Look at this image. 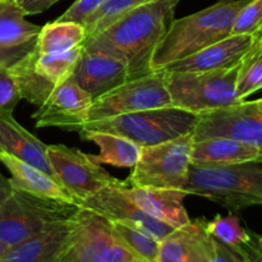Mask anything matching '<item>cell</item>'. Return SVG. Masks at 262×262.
<instances>
[{
	"instance_id": "cell-1",
	"label": "cell",
	"mask_w": 262,
	"mask_h": 262,
	"mask_svg": "<svg viewBox=\"0 0 262 262\" xmlns=\"http://www.w3.org/2000/svg\"><path fill=\"white\" fill-rule=\"evenodd\" d=\"M173 14L166 3L151 0L87 37L82 49L117 59L127 67L129 79L140 78L152 72L151 60Z\"/></svg>"
},
{
	"instance_id": "cell-2",
	"label": "cell",
	"mask_w": 262,
	"mask_h": 262,
	"mask_svg": "<svg viewBox=\"0 0 262 262\" xmlns=\"http://www.w3.org/2000/svg\"><path fill=\"white\" fill-rule=\"evenodd\" d=\"M250 0H219L179 19H171L151 60L152 72L229 37L238 13Z\"/></svg>"
},
{
	"instance_id": "cell-3",
	"label": "cell",
	"mask_w": 262,
	"mask_h": 262,
	"mask_svg": "<svg viewBox=\"0 0 262 262\" xmlns=\"http://www.w3.org/2000/svg\"><path fill=\"white\" fill-rule=\"evenodd\" d=\"M184 192L210 200L230 212L262 206V159L210 168L191 165Z\"/></svg>"
},
{
	"instance_id": "cell-4",
	"label": "cell",
	"mask_w": 262,
	"mask_h": 262,
	"mask_svg": "<svg viewBox=\"0 0 262 262\" xmlns=\"http://www.w3.org/2000/svg\"><path fill=\"white\" fill-rule=\"evenodd\" d=\"M199 115L176 106L142 110L87 122L77 129L81 136L89 133H110L128 138L140 147L158 145L192 133Z\"/></svg>"
},
{
	"instance_id": "cell-5",
	"label": "cell",
	"mask_w": 262,
	"mask_h": 262,
	"mask_svg": "<svg viewBox=\"0 0 262 262\" xmlns=\"http://www.w3.org/2000/svg\"><path fill=\"white\" fill-rule=\"evenodd\" d=\"M239 64L205 72L163 71L171 106L200 115L241 102L237 94Z\"/></svg>"
},
{
	"instance_id": "cell-6",
	"label": "cell",
	"mask_w": 262,
	"mask_h": 262,
	"mask_svg": "<svg viewBox=\"0 0 262 262\" xmlns=\"http://www.w3.org/2000/svg\"><path fill=\"white\" fill-rule=\"evenodd\" d=\"M79 206L13 188L0 207V241L12 247L56 223L71 220Z\"/></svg>"
},
{
	"instance_id": "cell-7",
	"label": "cell",
	"mask_w": 262,
	"mask_h": 262,
	"mask_svg": "<svg viewBox=\"0 0 262 262\" xmlns=\"http://www.w3.org/2000/svg\"><path fill=\"white\" fill-rule=\"evenodd\" d=\"M192 133L166 142L141 147V155L128 178L130 187L184 191L191 168Z\"/></svg>"
},
{
	"instance_id": "cell-8",
	"label": "cell",
	"mask_w": 262,
	"mask_h": 262,
	"mask_svg": "<svg viewBox=\"0 0 262 262\" xmlns=\"http://www.w3.org/2000/svg\"><path fill=\"white\" fill-rule=\"evenodd\" d=\"M71 227L68 252L76 262H141L117 237L109 220L94 211L79 207Z\"/></svg>"
},
{
	"instance_id": "cell-9",
	"label": "cell",
	"mask_w": 262,
	"mask_h": 262,
	"mask_svg": "<svg viewBox=\"0 0 262 262\" xmlns=\"http://www.w3.org/2000/svg\"><path fill=\"white\" fill-rule=\"evenodd\" d=\"M166 106H171V100L164 72L155 71L140 78L128 79L95 99L90 109L89 122Z\"/></svg>"
},
{
	"instance_id": "cell-10",
	"label": "cell",
	"mask_w": 262,
	"mask_h": 262,
	"mask_svg": "<svg viewBox=\"0 0 262 262\" xmlns=\"http://www.w3.org/2000/svg\"><path fill=\"white\" fill-rule=\"evenodd\" d=\"M46 154L56 179L76 199L77 205L104 187L119 182L78 148L49 145Z\"/></svg>"
},
{
	"instance_id": "cell-11",
	"label": "cell",
	"mask_w": 262,
	"mask_h": 262,
	"mask_svg": "<svg viewBox=\"0 0 262 262\" xmlns=\"http://www.w3.org/2000/svg\"><path fill=\"white\" fill-rule=\"evenodd\" d=\"M193 140L228 137L262 150V109L253 101L202 113L192 130Z\"/></svg>"
},
{
	"instance_id": "cell-12",
	"label": "cell",
	"mask_w": 262,
	"mask_h": 262,
	"mask_svg": "<svg viewBox=\"0 0 262 262\" xmlns=\"http://www.w3.org/2000/svg\"><path fill=\"white\" fill-rule=\"evenodd\" d=\"M127 184L128 182L124 181L109 184L92 196L82 200L78 206L94 211L112 223H120L141 230L161 242L173 232L174 228L148 215L132 201L125 193L124 187Z\"/></svg>"
},
{
	"instance_id": "cell-13",
	"label": "cell",
	"mask_w": 262,
	"mask_h": 262,
	"mask_svg": "<svg viewBox=\"0 0 262 262\" xmlns=\"http://www.w3.org/2000/svg\"><path fill=\"white\" fill-rule=\"evenodd\" d=\"M92 102L91 95L69 77L55 86L48 99L32 114L36 128L56 127L77 132L81 125L89 122Z\"/></svg>"
},
{
	"instance_id": "cell-14",
	"label": "cell",
	"mask_w": 262,
	"mask_h": 262,
	"mask_svg": "<svg viewBox=\"0 0 262 262\" xmlns=\"http://www.w3.org/2000/svg\"><path fill=\"white\" fill-rule=\"evenodd\" d=\"M253 42L252 35H230L182 60L169 64L163 71L205 72L232 68L242 61Z\"/></svg>"
},
{
	"instance_id": "cell-15",
	"label": "cell",
	"mask_w": 262,
	"mask_h": 262,
	"mask_svg": "<svg viewBox=\"0 0 262 262\" xmlns=\"http://www.w3.org/2000/svg\"><path fill=\"white\" fill-rule=\"evenodd\" d=\"M71 229V220L56 223L8 248L0 262H59L69 248Z\"/></svg>"
},
{
	"instance_id": "cell-16",
	"label": "cell",
	"mask_w": 262,
	"mask_h": 262,
	"mask_svg": "<svg viewBox=\"0 0 262 262\" xmlns=\"http://www.w3.org/2000/svg\"><path fill=\"white\" fill-rule=\"evenodd\" d=\"M72 78L95 100L127 82L129 77L127 67L117 59L82 49Z\"/></svg>"
},
{
	"instance_id": "cell-17",
	"label": "cell",
	"mask_w": 262,
	"mask_h": 262,
	"mask_svg": "<svg viewBox=\"0 0 262 262\" xmlns=\"http://www.w3.org/2000/svg\"><path fill=\"white\" fill-rule=\"evenodd\" d=\"M46 148L48 145L15 120L12 110L0 112V151L45 171L56 179L48 159Z\"/></svg>"
},
{
	"instance_id": "cell-18",
	"label": "cell",
	"mask_w": 262,
	"mask_h": 262,
	"mask_svg": "<svg viewBox=\"0 0 262 262\" xmlns=\"http://www.w3.org/2000/svg\"><path fill=\"white\" fill-rule=\"evenodd\" d=\"M125 193L135 201L141 209L155 219L170 225L174 229L189 224L184 199L188 194L179 189L151 188V187H124Z\"/></svg>"
},
{
	"instance_id": "cell-19",
	"label": "cell",
	"mask_w": 262,
	"mask_h": 262,
	"mask_svg": "<svg viewBox=\"0 0 262 262\" xmlns=\"http://www.w3.org/2000/svg\"><path fill=\"white\" fill-rule=\"evenodd\" d=\"M211 235L205 230L204 219L174 229L159 246L158 262H209Z\"/></svg>"
},
{
	"instance_id": "cell-20",
	"label": "cell",
	"mask_w": 262,
	"mask_h": 262,
	"mask_svg": "<svg viewBox=\"0 0 262 262\" xmlns=\"http://www.w3.org/2000/svg\"><path fill=\"white\" fill-rule=\"evenodd\" d=\"M262 150L228 137L193 140L191 163L194 166L210 168L261 160Z\"/></svg>"
},
{
	"instance_id": "cell-21",
	"label": "cell",
	"mask_w": 262,
	"mask_h": 262,
	"mask_svg": "<svg viewBox=\"0 0 262 262\" xmlns=\"http://www.w3.org/2000/svg\"><path fill=\"white\" fill-rule=\"evenodd\" d=\"M0 163L4 164L12 174L9 181L14 189L28 192L43 199L77 204L76 199L56 179L45 171L3 151H0Z\"/></svg>"
},
{
	"instance_id": "cell-22",
	"label": "cell",
	"mask_w": 262,
	"mask_h": 262,
	"mask_svg": "<svg viewBox=\"0 0 262 262\" xmlns=\"http://www.w3.org/2000/svg\"><path fill=\"white\" fill-rule=\"evenodd\" d=\"M91 141L100 148L99 155H90L97 164H107L117 168H133L141 155V147L128 138L110 133H89L82 137Z\"/></svg>"
},
{
	"instance_id": "cell-23",
	"label": "cell",
	"mask_w": 262,
	"mask_h": 262,
	"mask_svg": "<svg viewBox=\"0 0 262 262\" xmlns=\"http://www.w3.org/2000/svg\"><path fill=\"white\" fill-rule=\"evenodd\" d=\"M82 23L58 20L42 26L36 37V49L40 54H55L82 46L86 40Z\"/></svg>"
},
{
	"instance_id": "cell-24",
	"label": "cell",
	"mask_w": 262,
	"mask_h": 262,
	"mask_svg": "<svg viewBox=\"0 0 262 262\" xmlns=\"http://www.w3.org/2000/svg\"><path fill=\"white\" fill-rule=\"evenodd\" d=\"M26 17L15 2L0 0V48L19 46L37 37L41 27Z\"/></svg>"
},
{
	"instance_id": "cell-25",
	"label": "cell",
	"mask_w": 262,
	"mask_h": 262,
	"mask_svg": "<svg viewBox=\"0 0 262 262\" xmlns=\"http://www.w3.org/2000/svg\"><path fill=\"white\" fill-rule=\"evenodd\" d=\"M35 48L27 55L23 56L20 60L13 64L10 68H8V72L14 79L22 100H26L30 104L38 107L48 99L51 91L55 89V84L49 82L48 79L43 78L35 71V67H33V50H35Z\"/></svg>"
},
{
	"instance_id": "cell-26",
	"label": "cell",
	"mask_w": 262,
	"mask_h": 262,
	"mask_svg": "<svg viewBox=\"0 0 262 262\" xmlns=\"http://www.w3.org/2000/svg\"><path fill=\"white\" fill-rule=\"evenodd\" d=\"M82 46L69 51L55 54H40L37 49L33 50V67L40 76L58 86L73 74L77 66Z\"/></svg>"
},
{
	"instance_id": "cell-27",
	"label": "cell",
	"mask_w": 262,
	"mask_h": 262,
	"mask_svg": "<svg viewBox=\"0 0 262 262\" xmlns=\"http://www.w3.org/2000/svg\"><path fill=\"white\" fill-rule=\"evenodd\" d=\"M262 89V43L255 41L243 56L237 78V94L241 101Z\"/></svg>"
},
{
	"instance_id": "cell-28",
	"label": "cell",
	"mask_w": 262,
	"mask_h": 262,
	"mask_svg": "<svg viewBox=\"0 0 262 262\" xmlns=\"http://www.w3.org/2000/svg\"><path fill=\"white\" fill-rule=\"evenodd\" d=\"M148 2L151 0H107L83 22L86 36L90 37L96 35L119 19L122 15Z\"/></svg>"
},
{
	"instance_id": "cell-29",
	"label": "cell",
	"mask_w": 262,
	"mask_h": 262,
	"mask_svg": "<svg viewBox=\"0 0 262 262\" xmlns=\"http://www.w3.org/2000/svg\"><path fill=\"white\" fill-rule=\"evenodd\" d=\"M117 237L124 243L125 247L143 262H158L160 242L151 235L120 223H112Z\"/></svg>"
},
{
	"instance_id": "cell-30",
	"label": "cell",
	"mask_w": 262,
	"mask_h": 262,
	"mask_svg": "<svg viewBox=\"0 0 262 262\" xmlns=\"http://www.w3.org/2000/svg\"><path fill=\"white\" fill-rule=\"evenodd\" d=\"M204 227L211 237L230 247L246 245L252 238L250 230L242 227L239 217L234 214H229L228 216L216 215L209 222L204 219Z\"/></svg>"
},
{
	"instance_id": "cell-31",
	"label": "cell",
	"mask_w": 262,
	"mask_h": 262,
	"mask_svg": "<svg viewBox=\"0 0 262 262\" xmlns=\"http://www.w3.org/2000/svg\"><path fill=\"white\" fill-rule=\"evenodd\" d=\"M262 27V0H250L238 13L232 35H255Z\"/></svg>"
},
{
	"instance_id": "cell-32",
	"label": "cell",
	"mask_w": 262,
	"mask_h": 262,
	"mask_svg": "<svg viewBox=\"0 0 262 262\" xmlns=\"http://www.w3.org/2000/svg\"><path fill=\"white\" fill-rule=\"evenodd\" d=\"M20 100L22 97H20L19 90L8 69L0 71V112H5V110L13 112Z\"/></svg>"
},
{
	"instance_id": "cell-33",
	"label": "cell",
	"mask_w": 262,
	"mask_h": 262,
	"mask_svg": "<svg viewBox=\"0 0 262 262\" xmlns=\"http://www.w3.org/2000/svg\"><path fill=\"white\" fill-rule=\"evenodd\" d=\"M106 2L107 0H76L58 18V20H71V22H77L83 25L84 20Z\"/></svg>"
},
{
	"instance_id": "cell-34",
	"label": "cell",
	"mask_w": 262,
	"mask_h": 262,
	"mask_svg": "<svg viewBox=\"0 0 262 262\" xmlns=\"http://www.w3.org/2000/svg\"><path fill=\"white\" fill-rule=\"evenodd\" d=\"M209 262H245L241 246L230 247L211 237Z\"/></svg>"
},
{
	"instance_id": "cell-35",
	"label": "cell",
	"mask_w": 262,
	"mask_h": 262,
	"mask_svg": "<svg viewBox=\"0 0 262 262\" xmlns=\"http://www.w3.org/2000/svg\"><path fill=\"white\" fill-rule=\"evenodd\" d=\"M36 46V38L28 41L19 46H13V48H0V71L8 69L17 63L18 60L27 55L31 50Z\"/></svg>"
},
{
	"instance_id": "cell-36",
	"label": "cell",
	"mask_w": 262,
	"mask_h": 262,
	"mask_svg": "<svg viewBox=\"0 0 262 262\" xmlns=\"http://www.w3.org/2000/svg\"><path fill=\"white\" fill-rule=\"evenodd\" d=\"M59 0H15L26 15H33L42 13L53 7Z\"/></svg>"
},
{
	"instance_id": "cell-37",
	"label": "cell",
	"mask_w": 262,
	"mask_h": 262,
	"mask_svg": "<svg viewBox=\"0 0 262 262\" xmlns=\"http://www.w3.org/2000/svg\"><path fill=\"white\" fill-rule=\"evenodd\" d=\"M251 235H252V232H251ZM241 251L245 257V262H262V252L256 245L253 235L250 242L241 246Z\"/></svg>"
},
{
	"instance_id": "cell-38",
	"label": "cell",
	"mask_w": 262,
	"mask_h": 262,
	"mask_svg": "<svg viewBox=\"0 0 262 262\" xmlns=\"http://www.w3.org/2000/svg\"><path fill=\"white\" fill-rule=\"evenodd\" d=\"M12 192L13 187L10 184L9 178H7V177H4L0 173V207H2V205L4 204V201L9 197V194Z\"/></svg>"
},
{
	"instance_id": "cell-39",
	"label": "cell",
	"mask_w": 262,
	"mask_h": 262,
	"mask_svg": "<svg viewBox=\"0 0 262 262\" xmlns=\"http://www.w3.org/2000/svg\"><path fill=\"white\" fill-rule=\"evenodd\" d=\"M252 235H253V239H255L256 245H257V247L260 248V251L262 252V237L261 235L256 234V233H252Z\"/></svg>"
},
{
	"instance_id": "cell-40",
	"label": "cell",
	"mask_w": 262,
	"mask_h": 262,
	"mask_svg": "<svg viewBox=\"0 0 262 262\" xmlns=\"http://www.w3.org/2000/svg\"><path fill=\"white\" fill-rule=\"evenodd\" d=\"M161 2L166 3V4H168L169 7L171 8V9H173V10H176V7H177V5H178L179 0H161Z\"/></svg>"
},
{
	"instance_id": "cell-41",
	"label": "cell",
	"mask_w": 262,
	"mask_h": 262,
	"mask_svg": "<svg viewBox=\"0 0 262 262\" xmlns=\"http://www.w3.org/2000/svg\"><path fill=\"white\" fill-rule=\"evenodd\" d=\"M68 250H69V248H68ZM59 262H76V261L73 260V257H72V256L69 255V252H68V251H67V253H66V255H64L63 257H61V260L59 261Z\"/></svg>"
},
{
	"instance_id": "cell-42",
	"label": "cell",
	"mask_w": 262,
	"mask_h": 262,
	"mask_svg": "<svg viewBox=\"0 0 262 262\" xmlns=\"http://www.w3.org/2000/svg\"><path fill=\"white\" fill-rule=\"evenodd\" d=\"M253 37H255V41H257V42L262 43V27L257 31V32L255 33V35H253Z\"/></svg>"
},
{
	"instance_id": "cell-43",
	"label": "cell",
	"mask_w": 262,
	"mask_h": 262,
	"mask_svg": "<svg viewBox=\"0 0 262 262\" xmlns=\"http://www.w3.org/2000/svg\"><path fill=\"white\" fill-rule=\"evenodd\" d=\"M8 248H9V247H8V246L5 245V243H3L2 241H0V257H2V256L4 255L5 252H7Z\"/></svg>"
},
{
	"instance_id": "cell-44",
	"label": "cell",
	"mask_w": 262,
	"mask_h": 262,
	"mask_svg": "<svg viewBox=\"0 0 262 262\" xmlns=\"http://www.w3.org/2000/svg\"><path fill=\"white\" fill-rule=\"evenodd\" d=\"M255 102H256V105H257L258 107H261V109H262V97H261V99H258V100H255Z\"/></svg>"
},
{
	"instance_id": "cell-45",
	"label": "cell",
	"mask_w": 262,
	"mask_h": 262,
	"mask_svg": "<svg viewBox=\"0 0 262 262\" xmlns=\"http://www.w3.org/2000/svg\"><path fill=\"white\" fill-rule=\"evenodd\" d=\"M12 2H15V0H12Z\"/></svg>"
},
{
	"instance_id": "cell-46",
	"label": "cell",
	"mask_w": 262,
	"mask_h": 262,
	"mask_svg": "<svg viewBox=\"0 0 262 262\" xmlns=\"http://www.w3.org/2000/svg\"><path fill=\"white\" fill-rule=\"evenodd\" d=\"M141 262H142V261H141Z\"/></svg>"
}]
</instances>
